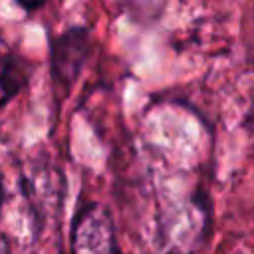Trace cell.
Listing matches in <instances>:
<instances>
[{"instance_id": "obj_1", "label": "cell", "mask_w": 254, "mask_h": 254, "mask_svg": "<svg viewBox=\"0 0 254 254\" xmlns=\"http://www.w3.org/2000/svg\"><path fill=\"white\" fill-rule=\"evenodd\" d=\"M71 254H121L111 212L97 202L81 206L71 224Z\"/></svg>"}, {"instance_id": "obj_2", "label": "cell", "mask_w": 254, "mask_h": 254, "mask_svg": "<svg viewBox=\"0 0 254 254\" xmlns=\"http://www.w3.org/2000/svg\"><path fill=\"white\" fill-rule=\"evenodd\" d=\"M89 34L85 28H71L52 44V73L58 81L71 85L89 56Z\"/></svg>"}, {"instance_id": "obj_3", "label": "cell", "mask_w": 254, "mask_h": 254, "mask_svg": "<svg viewBox=\"0 0 254 254\" xmlns=\"http://www.w3.org/2000/svg\"><path fill=\"white\" fill-rule=\"evenodd\" d=\"M28 73L16 58H8L0 64V107H4L24 87Z\"/></svg>"}, {"instance_id": "obj_4", "label": "cell", "mask_w": 254, "mask_h": 254, "mask_svg": "<svg viewBox=\"0 0 254 254\" xmlns=\"http://www.w3.org/2000/svg\"><path fill=\"white\" fill-rule=\"evenodd\" d=\"M0 254H10V246L4 234H0Z\"/></svg>"}, {"instance_id": "obj_5", "label": "cell", "mask_w": 254, "mask_h": 254, "mask_svg": "<svg viewBox=\"0 0 254 254\" xmlns=\"http://www.w3.org/2000/svg\"><path fill=\"white\" fill-rule=\"evenodd\" d=\"M2 202H4V181H2V173H0V210H2Z\"/></svg>"}]
</instances>
